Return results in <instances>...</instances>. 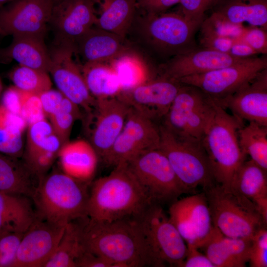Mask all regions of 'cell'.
<instances>
[{
  "label": "cell",
  "mask_w": 267,
  "mask_h": 267,
  "mask_svg": "<svg viewBox=\"0 0 267 267\" xmlns=\"http://www.w3.org/2000/svg\"><path fill=\"white\" fill-rule=\"evenodd\" d=\"M220 0H179L180 13L188 20L202 23L205 12Z\"/></svg>",
  "instance_id": "60d3db41"
},
{
  "label": "cell",
  "mask_w": 267,
  "mask_h": 267,
  "mask_svg": "<svg viewBox=\"0 0 267 267\" xmlns=\"http://www.w3.org/2000/svg\"><path fill=\"white\" fill-rule=\"evenodd\" d=\"M267 68V55L253 56L231 65L180 79L178 82L196 87L214 99L234 92Z\"/></svg>",
  "instance_id": "8fae6325"
},
{
  "label": "cell",
  "mask_w": 267,
  "mask_h": 267,
  "mask_svg": "<svg viewBox=\"0 0 267 267\" xmlns=\"http://www.w3.org/2000/svg\"><path fill=\"white\" fill-rule=\"evenodd\" d=\"M2 89H3L2 83V81L0 79V96L1 94Z\"/></svg>",
  "instance_id": "db71d44e"
},
{
  "label": "cell",
  "mask_w": 267,
  "mask_h": 267,
  "mask_svg": "<svg viewBox=\"0 0 267 267\" xmlns=\"http://www.w3.org/2000/svg\"><path fill=\"white\" fill-rule=\"evenodd\" d=\"M214 11L230 22L267 29V0H220Z\"/></svg>",
  "instance_id": "f546056e"
},
{
  "label": "cell",
  "mask_w": 267,
  "mask_h": 267,
  "mask_svg": "<svg viewBox=\"0 0 267 267\" xmlns=\"http://www.w3.org/2000/svg\"><path fill=\"white\" fill-rule=\"evenodd\" d=\"M131 107L117 96L96 99L92 112L93 121L90 132V143L99 159L102 160L110 150L122 131Z\"/></svg>",
  "instance_id": "d6986e66"
},
{
  "label": "cell",
  "mask_w": 267,
  "mask_h": 267,
  "mask_svg": "<svg viewBox=\"0 0 267 267\" xmlns=\"http://www.w3.org/2000/svg\"><path fill=\"white\" fill-rule=\"evenodd\" d=\"M54 0H13L0 8L2 35L44 38Z\"/></svg>",
  "instance_id": "4fadbf2b"
},
{
  "label": "cell",
  "mask_w": 267,
  "mask_h": 267,
  "mask_svg": "<svg viewBox=\"0 0 267 267\" xmlns=\"http://www.w3.org/2000/svg\"><path fill=\"white\" fill-rule=\"evenodd\" d=\"M214 99L241 122L247 120L267 126V68L233 93Z\"/></svg>",
  "instance_id": "ffe728a7"
},
{
  "label": "cell",
  "mask_w": 267,
  "mask_h": 267,
  "mask_svg": "<svg viewBox=\"0 0 267 267\" xmlns=\"http://www.w3.org/2000/svg\"><path fill=\"white\" fill-rule=\"evenodd\" d=\"M20 116L25 120L28 126L46 119L39 94L26 93Z\"/></svg>",
  "instance_id": "7bdbcfd3"
},
{
  "label": "cell",
  "mask_w": 267,
  "mask_h": 267,
  "mask_svg": "<svg viewBox=\"0 0 267 267\" xmlns=\"http://www.w3.org/2000/svg\"><path fill=\"white\" fill-rule=\"evenodd\" d=\"M0 34H2V32H1V31L0 30Z\"/></svg>",
  "instance_id": "9f6ffc18"
},
{
  "label": "cell",
  "mask_w": 267,
  "mask_h": 267,
  "mask_svg": "<svg viewBox=\"0 0 267 267\" xmlns=\"http://www.w3.org/2000/svg\"><path fill=\"white\" fill-rule=\"evenodd\" d=\"M128 49L125 40L111 32L93 26L74 45V54L83 64L109 63Z\"/></svg>",
  "instance_id": "603a6c76"
},
{
  "label": "cell",
  "mask_w": 267,
  "mask_h": 267,
  "mask_svg": "<svg viewBox=\"0 0 267 267\" xmlns=\"http://www.w3.org/2000/svg\"><path fill=\"white\" fill-rule=\"evenodd\" d=\"M251 243L252 238L227 237L214 226L199 249L215 267H245L249 261Z\"/></svg>",
  "instance_id": "cb8c5ba5"
},
{
  "label": "cell",
  "mask_w": 267,
  "mask_h": 267,
  "mask_svg": "<svg viewBox=\"0 0 267 267\" xmlns=\"http://www.w3.org/2000/svg\"><path fill=\"white\" fill-rule=\"evenodd\" d=\"M0 60L16 61L19 65L48 73L50 55L44 38L34 36L13 37L9 45L0 49Z\"/></svg>",
  "instance_id": "4316f807"
},
{
  "label": "cell",
  "mask_w": 267,
  "mask_h": 267,
  "mask_svg": "<svg viewBox=\"0 0 267 267\" xmlns=\"http://www.w3.org/2000/svg\"><path fill=\"white\" fill-rule=\"evenodd\" d=\"M49 73L59 90L66 98L83 108L89 115L93 111L96 99L90 94L81 67L74 61L73 47L54 44L49 50Z\"/></svg>",
  "instance_id": "5bb4252c"
},
{
  "label": "cell",
  "mask_w": 267,
  "mask_h": 267,
  "mask_svg": "<svg viewBox=\"0 0 267 267\" xmlns=\"http://www.w3.org/2000/svg\"><path fill=\"white\" fill-rule=\"evenodd\" d=\"M62 144L46 119L27 127L24 163L39 179L52 166Z\"/></svg>",
  "instance_id": "7402d4cb"
},
{
  "label": "cell",
  "mask_w": 267,
  "mask_h": 267,
  "mask_svg": "<svg viewBox=\"0 0 267 267\" xmlns=\"http://www.w3.org/2000/svg\"><path fill=\"white\" fill-rule=\"evenodd\" d=\"M80 67L87 87L95 99L115 97L121 91L118 77L108 63H86Z\"/></svg>",
  "instance_id": "1f68e13d"
},
{
  "label": "cell",
  "mask_w": 267,
  "mask_h": 267,
  "mask_svg": "<svg viewBox=\"0 0 267 267\" xmlns=\"http://www.w3.org/2000/svg\"><path fill=\"white\" fill-rule=\"evenodd\" d=\"M214 111L201 140L216 183L229 189L246 155L238 142L242 122L229 114L214 99Z\"/></svg>",
  "instance_id": "5b68a950"
},
{
  "label": "cell",
  "mask_w": 267,
  "mask_h": 267,
  "mask_svg": "<svg viewBox=\"0 0 267 267\" xmlns=\"http://www.w3.org/2000/svg\"><path fill=\"white\" fill-rule=\"evenodd\" d=\"M236 41L227 37L200 36L199 43L201 47L228 53Z\"/></svg>",
  "instance_id": "c3c4849f"
},
{
  "label": "cell",
  "mask_w": 267,
  "mask_h": 267,
  "mask_svg": "<svg viewBox=\"0 0 267 267\" xmlns=\"http://www.w3.org/2000/svg\"><path fill=\"white\" fill-rule=\"evenodd\" d=\"M230 55L238 58H248L258 54L249 45L242 39L236 40L232 45L229 52Z\"/></svg>",
  "instance_id": "816d5d0a"
},
{
  "label": "cell",
  "mask_w": 267,
  "mask_h": 267,
  "mask_svg": "<svg viewBox=\"0 0 267 267\" xmlns=\"http://www.w3.org/2000/svg\"><path fill=\"white\" fill-rule=\"evenodd\" d=\"M245 58H238L227 53L197 47L176 55L160 65L158 75L178 82L184 77L227 67Z\"/></svg>",
  "instance_id": "44dd1931"
},
{
  "label": "cell",
  "mask_w": 267,
  "mask_h": 267,
  "mask_svg": "<svg viewBox=\"0 0 267 267\" xmlns=\"http://www.w3.org/2000/svg\"><path fill=\"white\" fill-rule=\"evenodd\" d=\"M26 93L14 85L10 86L2 93L1 104L9 111L20 115Z\"/></svg>",
  "instance_id": "f6af8a7d"
},
{
  "label": "cell",
  "mask_w": 267,
  "mask_h": 267,
  "mask_svg": "<svg viewBox=\"0 0 267 267\" xmlns=\"http://www.w3.org/2000/svg\"><path fill=\"white\" fill-rule=\"evenodd\" d=\"M213 226L225 236L252 238L267 221L248 199L215 182L203 189Z\"/></svg>",
  "instance_id": "8992f818"
},
{
  "label": "cell",
  "mask_w": 267,
  "mask_h": 267,
  "mask_svg": "<svg viewBox=\"0 0 267 267\" xmlns=\"http://www.w3.org/2000/svg\"><path fill=\"white\" fill-rule=\"evenodd\" d=\"M134 219L144 240L153 267H182L187 245L161 204L151 203Z\"/></svg>",
  "instance_id": "52a82bcc"
},
{
  "label": "cell",
  "mask_w": 267,
  "mask_h": 267,
  "mask_svg": "<svg viewBox=\"0 0 267 267\" xmlns=\"http://www.w3.org/2000/svg\"><path fill=\"white\" fill-rule=\"evenodd\" d=\"M80 115V107L65 97L60 108L48 117L62 145L69 141L73 124Z\"/></svg>",
  "instance_id": "f35d334b"
},
{
  "label": "cell",
  "mask_w": 267,
  "mask_h": 267,
  "mask_svg": "<svg viewBox=\"0 0 267 267\" xmlns=\"http://www.w3.org/2000/svg\"><path fill=\"white\" fill-rule=\"evenodd\" d=\"M201 23L179 12H136L125 36L129 49L151 69L174 56L197 48L195 35Z\"/></svg>",
  "instance_id": "6da1fadb"
},
{
  "label": "cell",
  "mask_w": 267,
  "mask_h": 267,
  "mask_svg": "<svg viewBox=\"0 0 267 267\" xmlns=\"http://www.w3.org/2000/svg\"><path fill=\"white\" fill-rule=\"evenodd\" d=\"M239 145L243 152L267 171V126L249 122L238 130Z\"/></svg>",
  "instance_id": "d590c367"
},
{
  "label": "cell",
  "mask_w": 267,
  "mask_h": 267,
  "mask_svg": "<svg viewBox=\"0 0 267 267\" xmlns=\"http://www.w3.org/2000/svg\"><path fill=\"white\" fill-rule=\"evenodd\" d=\"M74 222L65 225L54 252L44 267H76V261L85 249L82 241L80 224Z\"/></svg>",
  "instance_id": "e575fe53"
},
{
  "label": "cell",
  "mask_w": 267,
  "mask_h": 267,
  "mask_svg": "<svg viewBox=\"0 0 267 267\" xmlns=\"http://www.w3.org/2000/svg\"><path fill=\"white\" fill-rule=\"evenodd\" d=\"M81 221V238L85 250L109 261L113 267H153L134 219L104 222L86 217Z\"/></svg>",
  "instance_id": "7a4b0ae2"
},
{
  "label": "cell",
  "mask_w": 267,
  "mask_h": 267,
  "mask_svg": "<svg viewBox=\"0 0 267 267\" xmlns=\"http://www.w3.org/2000/svg\"><path fill=\"white\" fill-rule=\"evenodd\" d=\"M114 167L109 175L91 185L87 207V216L90 220L134 219L154 203L127 163Z\"/></svg>",
  "instance_id": "3957f363"
},
{
  "label": "cell",
  "mask_w": 267,
  "mask_h": 267,
  "mask_svg": "<svg viewBox=\"0 0 267 267\" xmlns=\"http://www.w3.org/2000/svg\"><path fill=\"white\" fill-rule=\"evenodd\" d=\"M179 0H136L138 11L147 14L165 12L172 6L178 4Z\"/></svg>",
  "instance_id": "7dc6e473"
},
{
  "label": "cell",
  "mask_w": 267,
  "mask_h": 267,
  "mask_svg": "<svg viewBox=\"0 0 267 267\" xmlns=\"http://www.w3.org/2000/svg\"><path fill=\"white\" fill-rule=\"evenodd\" d=\"M46 117L48 118L60 107L65 96L57 89L51 88L39 94Z\"/></svg>",
  "instance_id": "bcb514c9"
},
{
  "label": "cell",
  "mask_w": 267,
  "mask_h": 267,
  "mask_svg": "<svg viewBox=\"0 0 267 267\" xmlns=\"http://www.w3.org/2000/svg\"><path fill=\"white\" fill-rule=\"evenodd\" d=\"M94 26L125 39L137 11L136 0H94Z\"/></svg>",
  "instance_id": "83f0119b"
},
{
  "label": "cell",
  "mask_w": 267,
  "mask_h": 267,
  "mask_svg": "<svg viewBox=\"0 0 267 267\" xmlns=\"http://www.w3.org/2000/svg\"><path fill=\"white\" fill-rule=\"evenodd\" d=\"M249 263L251 267H267V229L263 228L252 237Z\"/></svg>",
  "instance_id": "b9f144b4"
},
{
  "label": "cell",
  "mask_w": 267,
  "mask_h": 267,
  "mask_svg": "<svg viewBox=\"0 0 267 267\" xmlns=\"http://www.w3.org/2000/svg\"><path fill=\"white\" fill-rule=\"evenodd\" d=\"M89 183L61 172L40 178L31 196L38 217L65 225L87 217Z\"/></svg>",
  "instance_id": "277c9868"
},
{
  "label": "cell",
  "mask_w": 267,
  "mask_h": 267,
  "mask_svg": "<svg viewBox=\"0 0 267 267\" xmlns=\"http://www.w3.org/2000/svg\"><path fill=\"white\" fill-rule=\"evenodd\" d=\"M54 2L56 3V2L58 1L59 0H54Z\"/></svg>",
  "instance_id": "11a10c76"
},
{
  "label": "cell",
  "mask_w": 267,
  "mask_h": 267,
  "mask_svg": "<svg viewBox=\"0 0 267 267\" xmlns=\"http://www.w3.org/2000/svg\"><path fill=\"white\" fill-rule=\"evenodd\" d=\"M23 233H0V267H13Z\"/></svg>",
  "instance_id": "ab89813d"
},
{
  "label": "cell",
  "mask_w": 267,
  "mask_h": 267,
  "mask_svg": "<svg viewBox=\"0 0 267 267\" xmlns=\"http://www.w3.org/2000/svg\"><path fill=\"white\" fill-rule=\"evenodd\" d=\"M34 177L37 178L23 161L0 152V191L31 197L36 186Z\"/></svg>",
  "instance_id": "4dcf8cb0"
},
{
  "label": "cell",
  "mask_w": 267,
  "mask_h": 267,
  "mask_svg": "<svg viewBox=\"0 0 267 267\" xmlns=\"http://www.w3.org/2000/svg\"><path fill=\"white\" fill-rule=\"evenodd\" d=\"M200 36H216L241 40L246 28L243 24L232 23L217 12L205 18L200 28Z\"/></svg>",
  "instance_id": "74e56055"
},
{
  "label": "cell",
  "mask_w": 267,
  "mask_h": 267,
  "mask_svg": "<svg viewBox=\"0 0 267 267\" xmlns=\"http://www.w3.org/2000/svg\"><path fill=\"white\" fill-rule=\"evenodd\" d=\"M13 0H0V8Z\"/></svg>",
  "instance_id": "f5cc1de1"
},
{
  "label": "cell",
  "mask_w": 267,
  "mask_h": 267,
  "mask_svg": "<svg viewBox=\"0 0 267 267\" xmlns=\"http://www.w3.org/2000/svg\"><path fill=\"white\" fill-rule=\"evenodd\" d=\"M28 196L0 191V233H24L37 217Z\"/></svg>",
  "instance_id": "f1b7e54d"
},
{
  "label": "cell",
  "mask_w": 267,
  "mask_h": 267,
  "mask_svg": "<svg viewBox=\"0 0 267 267\" xmlns=\"http://www.w3.org/2000/svg\"><path fill=\"white\" fill-rule=\"evenodd\" d=\"M159 148L167 158L179 181L188 193L198 186L216 182L207 155L201 142L179 138L159 126Z\"/></svg>",
  "instance_id": "ba28073f"
},
{
  "label": "cell",
  "mask_w": 267,
  "mask_h": 267,
  "mask_svg": "<svg viewBox=\"0 0 267 267\" xmlns=\"http://www.w3.org/2000/svg\"><path fill=\"white\" fill-rule=\"evenodd\" d=\"M169 218L186 243L199 249L214 227L205 195L194 194L171 204Z\"/></svg>",
  "instance_id": "9a60e30c"
},
{
  "label": "cell",
  "mask_w": 267,
  "mask_h": 267,
  "mask_svg": "<svg viewBox=\"0 0 267 267\" xmlns=\"http://www.w3.org/2000/svg\"><path fill=\"white\" fill-rule=\"evenodd\" d=\"M115 71L121 87V90L131 89L145 81L158 76L129 48L108 63Z\"/></svg>",
  "instance_id": "d6a6232c"
},
{
  "label": "cell",
  "mask_w": 267,
  "mask_h": 267,
  "mask_svg": "<svg viewBox=\"0 0 267 267\" xmlns=\"http://www.w3.org/2000/svg\"><path fill=\"white\" fill-rule=\"evenodd\" d=\"M96 12L94 0H59L54 3L49 25L54 44L71 46L94 26Z\"/></svg>",
  "instance_id": "e0dca14e"
},
{
  "label": "cell",
  "mask_w": 267,
  "mask_h": 267,
  "mask_svg": "<svg viewBox=\"0 0 267 267\" xmlns=\"http://www.w3.org/2000/svg\"><path fill=\"white\" fill-rule=\"evenodd\" d=\"M28 125L19 115L0 104V152L19 158L22 155V134Z\"/></svg>",
  "instance_id": "836d02e7"
},
{
  "label": "cell",
  "mask_w": 267,
  "mask_h": 267,
  "mask_svg": "<svg viewBox=\"0 0 267 267\" xmlns=\"http://www.w3.org/2000/svg\"><path fill=\"white\" fill-rule=\"evenodd\" d=\"M242 40L249 45L257 53L267 55V30L257 26L246 28Z\"/></svg>",
  "instance_id": "ee69618b"
},
{
  "label": "cell",
  "mask_w": 267,
  "mask_h": 267,
  "mask_svg": "<svg viewBox=\"0 0 267 267\" xmlns=\"http://www.w3.org/2000/svg\"><path fill=\"white\" fill-rule=\"evenodd\" d=\"M230 190L252 202L267 221V171L251 159L245 160L237 171Z\"/></svg>",
  "instance_id": "d4e9b609"
},
{
  "label": "cell",
  "mask_w": 267,
  "mask_h": 267,
  "mask_svg": "<svg viewBox=\"0 0 267 267\" xmlns=\"http://www.w3.org/2000/svg\"><path fill=\"white\" fill-rule=\"evenodd\" d=\"M57 157L62 172L89 183L94 176L99 159L90 142L84 140L63 144Z\"/></svg>",
  "instance_id": "484cf974"
},
{
  "label": "cell",
  "mask_w": 267,
  "mask_h": 267,
  "mask_svg": "<svg viewBox=\"0 0 267 267\" xmlns=\"http://www.w3.org/2000/svg\"><path fill=\"white\" fill-rule=\"evenodd\" d=\"M13 85L24 91L39 94L51 88L48 73L41 70L18 65L9 74Z\"/></svg>",
  "instance_id": "8d00e7d4"
},
{
  "label": "cell",
  "mask_w": 267,
  "mask_h": 267,
  "mask_svg": "<svg viewBox=\"0 0 267 267\" xmlns=\"http://www.w3.org/2000/svg\"><path fill=\"white\" fill-rule=\"evenodd\" d=\"M127 163L154 203H172L189 193L159 148L144 151Z\"/></svg>",
  "instance_id": "30bf717a"
},
{
  "label": "cell",
  "mask_w": 267,
  "mask_h": 267,
  "mask_svg": "<svg viewBox=\"0 0 267 267\" xmlns=\"http://www.w3.org/2000/svg\"><path fill=\"white\" fill-rule=\"evenodd\" d=\"M215 101L198 88L181 84L161 126L176 136L201 142Z\"/></svg>",
  "instance_id": "9c48e42d"
},
{
  "label": "cell",
  "mask_w": 267,
  "mask_h": 267,
  "mask_svg": "<svg viewBox=\"0 0 267 267\" xmlns=\"http://www.w3.org/2000/svg\"><path fill=\"white\" fill-rule=\"evenodd\" d=\"M65 225L47 221L37 215L20 240L13 267H44L54 252Z\"/></svg>",
  "instance_id": "ac0fdd59"
},
{
  "label": "cell",
  "mask_w": 267,
  "mask_h": 267,
  "mask_svg": "<svg viewBox=\"0 0 267 267\" xmlns=\"http://www.w3.org/2000/svg\"><path fill=\"white\" fill-rule=\"evenodd\" d=\"M159 126L131 108L124 127L103 159L110 166L128 163L140 153L159 148Z\"/></svg>",
  "instance_id": "7c38bea8"
},
{
  "label": "cell",
  "mask_w": 267,
  "mask_h": 267,
  "mask_svg": "<svg viewBox=\"0 0 267 267\" xmlns=\"http://www.w3.org/2000/svg\"><path fill=\"white\" fill-rule=\"evenodd\" d=\"M181 84L161 76L150 79L117 95L131 108L153 121L162 119Z\"/></svg>",
  "instance_id": "2e32d148"
},
{
  "label": "cell",
  "mask_w": 267,
  "mask_h": 267,
  "mask_svg": "<svg viewBox=\"0 0 267 267\" xmlns=\"http://www.w3.org/2000/svg\"><path fill=\"white\" fill-rule=\"evenodd\" d=\"M76 267H113L107 259L89 251L84 250L77 259Z\"/></svg>",
  "instance_id": "f907efd6"
},
{
  "label": "cell",
  "mask_w": 267,
  "mask_h": 267,
  "mask_svg": "<svg viewBox=\"0 0 267 267\" xmlns=\"http://www.w3.org/2000/svg\"><path fill=\"white\" fill-rule=\"evenodd\" d=\"M187 253L182 267H215L205 255L196 246L187 244Z\"/></svg>",
  "instance_id": "681fc988"
}]
</instances>
